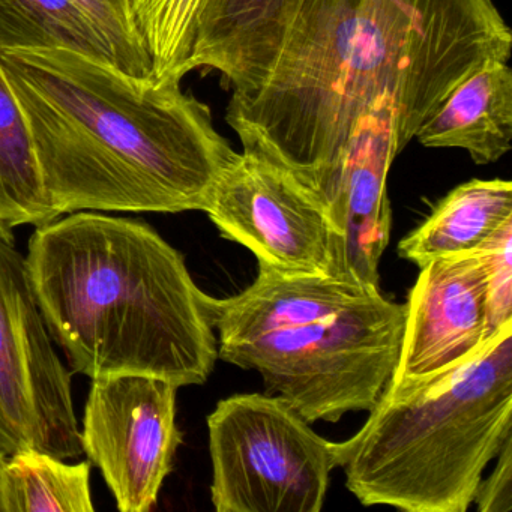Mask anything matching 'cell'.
<instances>
[{
  "label": "cell",
  "mask_w": 512,
  "mask_h": 512,
  "mask_svg": "<svg viewBox=\"0 0 512 512\" xmlns=\"http://www.w3.org/2000/svg\"><path fill=\"white\" fill-rule=\"evenodd\" d=\"M511 55L493 0H299L268 79L230 98L226 121L328 211L350 130L376 98L394 101L401 154L467 76Z\"/></svg>",
  "instance_id": "cell-1"
},
{
  "label": "cell",
  "mask_w": 512,
  "mask_h": 512,
  "mask_svg": "<svg viewBox=\"0 0 512 512\" xmlns=\"http://www.w3.org/2000/svg\"><path fill=\"white\" fill-rule=\"evenodd\" d=\"M56 214L208 208L238 157L181 80L139 79L71 50L0 52Z\"/></svg>",
  "instance_id": "cell-2"
},
{
  "label": "cell",
  "mask_w": 512,
  "mask_h": 512,
  "mask_svg": "<svg viewBox=\"0 0 512 512\" xmlns=\"http://www.w3.org/2000/svg\"><path fill=\"white\" fill-rule=\"evenodd\" d=\"M29 274L53 340L74 373L203 385L218 341L208 298L184 256L149 224L71 212L38 226Z\"/></svg>",
  "instance_id": "cell-3"
},
{
  "label": "cell",
  "mask_w": 512,
  "mask_h": 512,
  "mask_svg": "<svg viewBox=\"0 0 512 512\" xmlns=\"http://www.w3.org/2000/svg\"><path fill=\"white\" fill-rule=\"evenodd\" d=\"M208 304L218 358L259 373L310 424L370 412L397 368L406 305L352 275L284 277L259 266L244 292Z\"/></svg>",
  "instance_id": "cell-4"
},
{
  "label": "cell",
  "mask_w": 512,
  "mask_h": 512,
  "mask_svg": "<svg viewBox=\"0 0 512 512\" xmlns=\"http://www.w3.org/2000/svg\"><path fill=\"white\" fill-rule=\"evenodd\" d=\"M512 437V322L457 364L391 379L361 430L337 442L346 487L364 506L466 512Z\"/></svg>",
  "instance_id": "cell-5"
},
{
  "label": "cell",
  "mask_w": 512,
  "mask_h": 512,
  "mask_svg": "<svg viewBox=\"0 0 512 512\" xmlns=\"http://www.w3.org/2000/svg\"><path fill=\"white\" fill-rule=\"evenodd\" d=\"M211 499L218 512H320L337 442L284 398L238 394L208 416Z\"/></svg>",
  "instance_id": "cell-6"
},
{
  "label": "cell",
  "mask_w": 512,
  "mask_h": 512,
  "mask_svg": "<svg viewBox=\"0 0 512 512\" xmlns=\"http://www.w3.org/2000/svg\"><path fill=\"white\" fill-rule=\"evenodd\" d=\"M71 376L53 346L26 257L11 229L0 226V454H83Z\"/></svg>",
  "instance_id": "cell-7"
},
{
  "label": "cell",
  "mask_w": 512,
  "mask_h": 512,
  "mask_svg": "<svg viewBox=\"0 0 512 512\" xmlns=\"http://www.w3.org/2000/svg\"><path fill=\"white\" fill-rule=\"evenodd\" d=\"M205 212L223 238L256 256L260 268L284 277L349 274L343 241L322 200L259 152L242 149Z\"/></svg>",
  "instance_id": "cell-8"
},
{
  "label": "cell",
  "mask_w": 512,
  "mask_h": 512,
  "mask_svg": "<svg viewBox=\"0 0 512 512\" xmlns=\"http://www.w3.org/2000/svg\"><path fill=\"white\" fill-rule=\"evenodd\" d=\"M178 386L151 376L92 380L80 428L83 452L100 467L122 512L155 508L182 443Z\"/></svg>",
  "instance_id": "cell-9"
},
{
  "label": "cell",
  "mask_w": 512,
  "mask_h": 512,
  "mask_svg": "<svg viewBox=\"0 0 512 512\" xmlns=\"http://www.w3.org/2000/svg\"><path fill=\"white\" fill-rule=\"evenodd\" d=\"M400 358L392 379L445 370L490 338L485 268L478 250L422 266L409 292Z\"/></svg>",
  "instance_id": "cell-10"
},
{
  "label": "cell",
  "mask_w": 512,
  "mask_h": 512,
  "mask_svg": "<svg viewBox=\"0 0 512 512\" xmlns=\"http://www.w3.org/2000/svg\"><path fill=\"white\" fill-rule=\"evenodd\" d=\"M397 155V112L392 98L382 95L356 118L350 130L328 209L343 241L347 272L373 286H379L380 259L391 238L386 179Z\"/></svg>",
  "instance_id": "cell-11"
},
{
  "label": "cell",
  "mask_w": 512,
  "mask_h": 512,
  "mask_svg": "<svg viewBox=\"0 0 512 512\" xmlns=\"http://www.w3.org/2000/svg\"><path fill=\"white\" fill-rule=\"evenodd\" d=\"M299 0H203L190 70L218 71L232 98L254 94L271 74Z\"/></svg>",
  "instance_id": "cell-12"
},
{
  "label": "cell",
  "mask_w": 512,
  "mask_h": 512,
  "mask_svg": "<svg viewBox=\"0 0 512 512\" xmlns=\"http://www.w3.org/2000/svg\"><path fill=\"white\" fill-rule=\"evenodd\" d=\"M415 139L425 148L463 149L479 166L511 151L512 70L487 61L467 76L421 125Z\"/></svg>",
  "instance_id": "cell-13"
},
{
  "label": "cell",
  "mask_w": 512,
  "mask_h": 512,
  "mask_svg": "<svg viewBox=\"0 0 512 512\" xmlns=\"http://www.w3.org/2000/svg\"><path fill=\"white\" fill-rule=\"evenodd\" d=\"M511 221V182L472 179L449 191L430 217L401 239L398 254L422 268L437 257L478 250Z\"/></svg>",
  "instance_id": "cell-14"
},
{
  "label": "cell",
  "mask_w": 512,
  "mask_h": 512,
  "mask_svg": "<svg viewBox=\"0 0 512 512\" xmlns=\"http://www.w3.org/2000/svg\"><path fill=\"white\" fill-rule=\"evenodd\" d=\"M56 218L25 113L0 64V226L38 227Z\"/></svg>",
  "instance_id": "cell-15"
},
{
  "label": "cell",
  "mask_w": 512,
  "mask_h": 512,
  "mask_svg": "<svg viewBox=\"0 0 512 512\" xmlns=\"http://www.w3.org/2000/svg\"><path fill=\"white\" fill-rule=\"evenodd\" d=\"M91 461L68 464L40 451L5 460L0 481L2 512H92Z\"/></svg>",
  "instance_id": "cell-16"
},
{
  "label": "cell",
  "mask_w": 512,
  "mask_h": 512,
  "mask_svg": "<svg viewBox=\"0 0 512 512\" xmlns=\"http://www.w3.org/2000/svg\"><path fill=\"white\" fill-rule=\"evenodd\" d=\"M58 49L115 65L106 41L70 0H0V52Z\"/></svg>",
  "instance_id": "cell-17"
},
{
  "label": "cell",
  "mask_w": 512,
  "mask_h": 512,
  "mask_svg": "<svg viewBox=\"0 0 512 512\" xmlns=\"http://www.w3.org/2000/svg\"><path fill=\"white\" fill-rule=\"evenodd\" d=\"M203 0H131L155 80H181L191 73L197 19Z\"/></svg>",
  "instance_id": "cell-18"
},
{
  "label": "cell",
  "mask_w": 512,
  "mask_h": 512,
  "mask_svg": "<svg viewBox=\"0 0 512 512\" xmlns=\"http://www.w3.org/2000/svg\"><path fill=\"white\" fill-rule=\"evenodd\" d=\"M112 50L115 65L128 76L152 77V64L134 19L131 0H70Z\"/></svg>",
  "instance_id": "cell-19"
},
{
  "label": "cell",
  "mask_w": 512,
  "mask_h": 512,
  "mask_svg": "<svg viewBox=\"0 0 512 512\" xmlns=\"http://www.w3.org/2000/svg\"><path fill=\"white\" fill-rule=\"evenodd\" d=\"M485 268L488 335L512 322V221L478 248Z\"/></svg>",
  "instance_id": "cell-20"
},
{
  "label": "cell",
  "mask_w": 512,
  "mask_h": 512,
  "mask_svg": "<svg viewBox=\"0 0 512 512\" xmlns=\"http://www.w3.org/2000/svg\"><path fill=\"white\" fill-rule=\"evenodd\" d=\"M496 460L493 472L481 479L476 490L473 502L478 512L512 511V437L506 440Z\"/></svg>",
  "instance_id": "cell-21"
},
{
  "label": "cell",
  "mask_w": 512,
  "mask_h": 512,
  "mask_svg": "<svg viewBox=\"0 0 512 512\" xmlns=\"http://www.w3.org/2000/svg\"><path fill=\"white\" fill-rule=\"evenodd\" d=\"M5 455L0 454V481H2V469H4ZM0 512H2V499H0Z\"/></svg>",
  "instance_id": "cell-22"
}]
</instances>
